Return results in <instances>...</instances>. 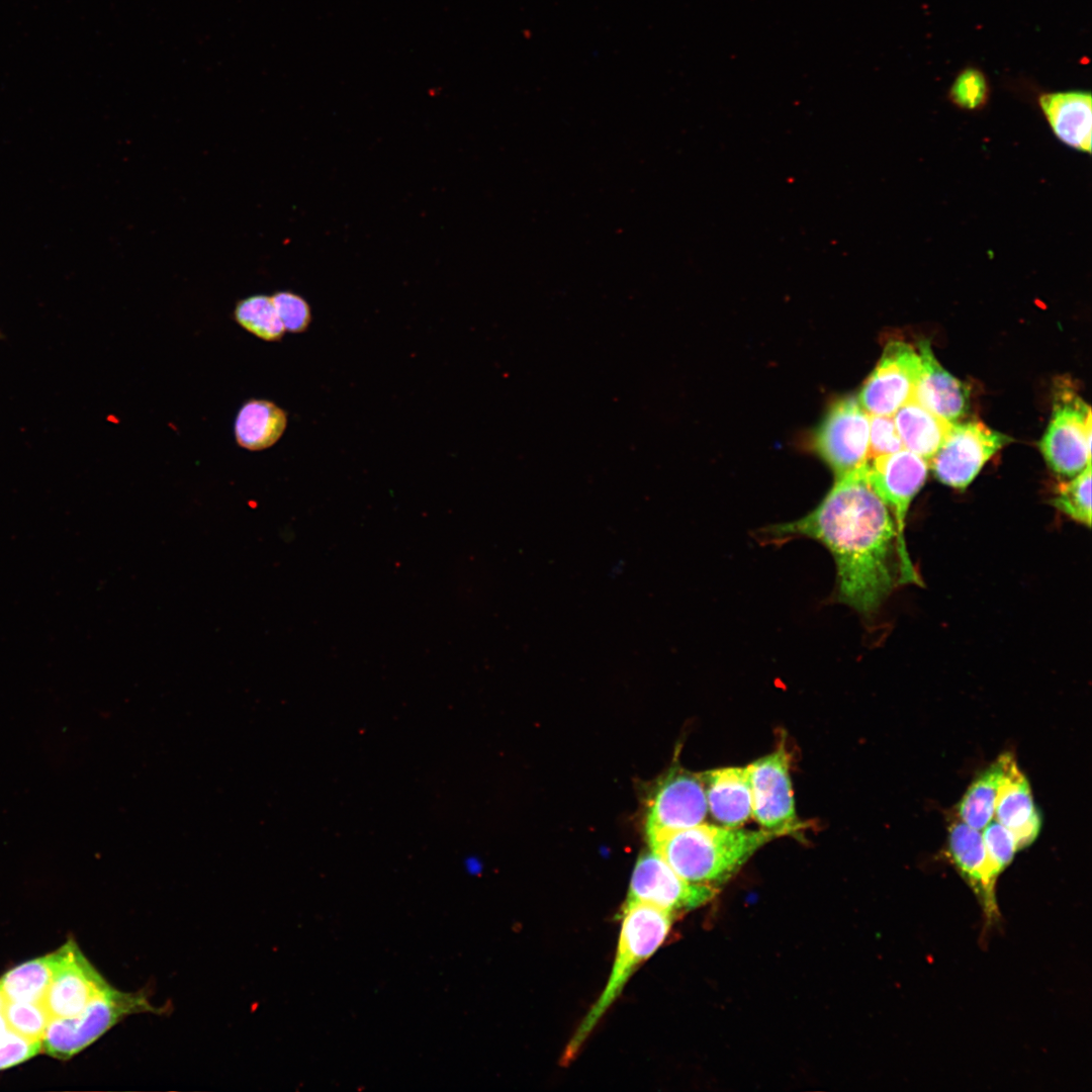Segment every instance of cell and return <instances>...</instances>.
Here are the masks:
<instances>
[{
    "mask_svg": "<svg viewBox=\"0 0 1092 1092\" xmlns=\"http://www.w3.org/2000/svg\"><path fill=\"white\" fill-rule=\"evenodd\" d=\"M863 466L836 477L825 497L806 516L772 526L769 533L822 543L835 561L837 599L870 614L894 587L899 557L894 518L868 482Z\"/></svg>",
    "mask_w": 1092,
    "mask_h": 1092,
    "instance_id": "cell-1",
    "label": "cell"
},
{
    "mask_svg": "<svg viewBox=\"0 0 1092 1092\" xmlns=\"http://www.w3.org/2000/svg\"><path fill=\"white\" fill-rule=\"evenodd\" d=\"M764 830L701 823L648 836L653 852L685 880L717 887L734 876L764 844L779 837Z\"/></svg>",
    "mask_w": 1092,
    "mask_h": 1092,
    "instance_id": "cell-2",
    "label": "cell"
},
{
    "mask_svg": "<svg viewBox=\"0 0 1092 1092\" xmlns=\"http://www.w3.org/2000/svg\"><path fill=\"white\" fill-rule=\"evenodd\" d=\"M620 915L622 918L620 935L609 980L600 997L569 1039L561 1057V1064L564 1066L575 1059L586 1038L619 997L633 973L663 943L674 916L644 903L623 905Z\"/></svg>",
    "mask_w": 1092,
    "mask_h": 1092,
    "instance_id": "cell-3",
    "label": "cell"
},
{
    "mask_svg": "<svg viewBox=\"0 0 1092 1092\" xmlns=\"http://www.w3.org/2000/svg\"><path fill=\"white\" fill-rule=\"evenodd\" d=\"M147 1012L161 1013L163 1010L152 1005L144 993L124 992L111 987L80 1014L51 1018L41 1039V1051L51 1057L68 1060L123 1018Z\"/></svg>",
    "mask_w": 1092,
    "mask_h": 1092,
    "instance_id": "cell-4",
    "label": "cell"
},
{
    "mask_svg": "<svg viewBox=\"0 0 1092 1092\" xmlns=\"http://www.w3.org/2000/svg\"><path fill=\"white\" fill-rule=\"evenodd\" d=\"M863 469L868 482L887 505L895 521L899 581L919 583L906 549L904 529L911 502L926 480L928 462L904 448L892 454L868 459Z\"/></svg>",
    "mask_w": 1092,
    "mask_h": 1092,
    "instance_id": "cell-5",
    "label": "cell"
},
{
    "mask_svg": "<svg viewBox=\"0 0 1092 1092\" xmlns=\"http://www.w3.org/2000/svg\"><path fill=\"white\" fill-rule=\"evenodd\" d=\"M1039 448L1052 470L1064 477L1091 463V410L1068 380L1054 386L1052 419Z\"/></svg>",
    "mask_w": 1092,
    "mask_h": 1092,
    "instance_id": "cell-6",
    "label": "cell"
},
{
    "mask_svg": "<svg viewBox=\"0 0 1092 1092\" xmlns=\"http://www.w3.org/2000/svg\"><path fill=\"white\" fill-rule=\"evenodd\" d=\"M791 757L784 743L747 765L752 818L762 829L778 835L801 831L790 778Z\"/></svg>",
    "mask_w": 1092,
    "mask_h": 1092,
    "instance_id": "cell-7",
    "label": "cell"
},
{
    "mask_svg": "<svg viewBox=\"0 0 1092 1092\" xmlns=\"http://www.w3.org/2000/svg\"><path fill=\"white\" fill-rule=\"evenodd\" d=\"M869 414L853 397L836 400L817 430V453L839 477L857 470L869 459Z\"/></svg>",
    "mask_w": 1092,
    "mask_h": 1092,
    "instance_id": "cell-8",
    "label": "cell"
},
{
    "mask_svg": "<svg viewBox=\"0 0 1092 1092\" xmlns=\"http://www.w3.org/2000/svg\"><path fill=\"white\" fill-rule=\"evenodd\" d=\"M1010 441L1009 437L980 422L954 423L928 462L939 481L964 489L984 464Z\"/></svg>",
    "mask_w": 1092,
    "mask_h": 1092,
    "instance_id": "cell-9",
    "label": "cell"
},
{
    "mask_svg": "<svg viewBox=\"0 0 1092 1092\" xmlns=\"http://www.w3.org/2000/svg\"><path fill=\"white\" fill-rule=\"evenodd\" d=\"M718 888L689 882L652 850L639 856L623 905L644 903L674 915L707 904Z\"/></svg>",
    "mask_w": 1092,
    "mask_h": 1092,
    "instance_id": "cell-10",
    "label": "cell"
},
{
    "mask_svg": "<svg viewBox=\"0 0 1092 1092\" xmlns=\"http://www.w3.org/2000/svg\"><path fill=\"white\" fill-rule=\"evenodd\" d=\"M708 815L704 772L671 768L647 801V836L704 823Z\"/></svg>",
    "mask_w": 1092,
    "mask_h": 1092,
    "instance_id": "cell-11",
    "label": "cell"
},
{
    "mask_svg": "<svg viewBox=\"0 0 1092 1092\" xmlns=\"http://www.w3.org/2000/svg\"><path fill=\"white\" fill-rule=\"evenodd\" d=\"M111 987L69 939L53 952V977L41 1004L51 1018L72 1017Z\"/></svg>",
    "mask_w": 1092,
    "mask_h": 1092,
    "instance_id": "cell-12",
    "label": "cell"
},
{
    "mask_svg": "<svg viewBox=\"0 0 1092 1092\" xmlns=\"http://www.w3.org/2000/svg\"><path fill=\"white\" fill-rule=\"evenodd\" d=\"M920 373L921 360L912 346L891 341L864 381L857 400L869 415L894 416L912 398Z\"/></svg>",
    "mask_w": 1092,
    "mask_h": 1092,
    "instance_id": "cell-13",
    "label": "cell"
},
{
    "mask_svg": "<svg viewBox=\"0 0 1092 1092\" xmlns=\"http://www.w3.org/2000/svg\"><path fill=\"white\" fill-rule=\"evenodd\" d=\"M947 832L948 857L977 896L986 926L989 927L1000 916L996 902L999 875L989 859L982 834L963 822L957 814L949 819Z\"/></svg>",
    "mask_w": 1092,
    "mask_h": 1092,
    "instance_id": "cell-14",
    "label": "cell"
},
{
    "mask_svg": "<svg viewBox=\"0 0 1092 1092\" xmlns=\"http://www.w3.org/2000/svg\"><path fill=\"white\" fill-rule=\"evenodd\" d=\"M994 815L996 821L1013 835L1017 850L1029 846L1041 828V817L1035 807L1029 783L1011 752H1006L1003 775L997 788Z\"/></svg>",
    "mask_w": 1092,
    "mask_h": 1092,
    "instance_id": "cell-15",
    "label": "cell"
},
{
    "mask_svg": "<svg viewBox=\"0 0 1092 1092\" xmlns=\"http://www.w3.org/2000/svg\"><path fill=\"white\" fill-rule=\"evenodd\" d=\"M921 373L912 398L928 411L954 424L968 411L969 387L935 359L928 341L918 343Z\"/></svg>",
    "mask_w": 1092,
    "mask_h": 1092,
    "instance_id": "cell-16",
    "label": "cell"
},
{
    "mask_svg": "<svg viewBox=\"0 0 1092 1092\" xmlns=\"http://www.w3.org/2000/svg\"><path fill=\"white\" fill-rule=\"evenodd\" d=\"M1038 105L1054 134L1066 146L1091 153V93L1070 90L1043 93Z\"/></svg>",
    "mask_w": 1092,
    "mask_h": 1092,
    "instance_id": "cell-17",
    "label": "cell"
},
{
    "mask_svg": "<svg viewBox=\"0 0 1092 1092\" xmlns=\"http://www.w3.org/2000/svg\"><path fill=\"white\" fill-rule=\"evenodd\" d=\"M708 813L718 825L742 827L752 818L747 766H729L704 772Z\"/></svg>",
    "mask_w": 1092,
    "mask_h": 1092,
    "instance_id": "cell-18",
    "label": "cell"
},
{
    "mask_svg": "<svg viewBox=\"0 0 1092 1092\" xmlns=\"http://www.w3.org/2000/svg\"><path fill=\"white\" fill-rule=\"evenodd\" d=\"M287 423V413L275 402L250 398L241 405L235 419L236 442L249 451L268 449L282 437Z\"/></svg>",
    "mask_w": 1092,
    "mask_h": 1092,
    "instance_id": "cell-19",
    "label": "cell"
},
{
    "mask_svg": "<svg viewBox=\"0 0 1092 1092\" xmlns=\"http://www.w3.org/2000/svg\"><path fill=\"white\" fill-rule=\"evenodd\" d=\"M894 421L904 448L927 462L938 450L951 426L914 398L899 407L894 414Z\"/></svg>",
    "mask_w": 1092,
    "mask_h": 1092,
    "instance_id": "cell-20",
    "label": "cell"
},
{
    "mask_svg": "<svg viewBox=\"0 0 1092 1092\" xmlns=\"http://www.w3.org/2000/svg\"><path fill=\"white\" fill-rule=\"evenodd\" d=\"M1005 760L1006 752L980 771L959 802L956 814L967 825L981 830L992 820Z\"/></svg>",
    "mask_w": 1092,
    "mask_h": 1092,
    "instance_id": "cell-21",
    "label": "cell"
},
{
    "mask_svg": "<svg viewBox=\"0 0 1092 1092\" xmlns=\"http://www.w3.org/2000/svg\"><path fill=\"white\" fill-rule=\"evenodd\" d=\"M53 977V952L25 962L0 978L4 1001L41 1003Z\"/></svg>",
    "mask_w": 1092,
    "mask_h": 1092,
    "instance_id": "cell-22",
    "label": "cell"
},
{
    "mask_svg": "<svg viewBox=\"0 0 1092 1092\" xmlns=\"http://www.w3.org/2000/svg\"><path fill=\"white\" fill-rule=\"evenodd\" d=\"M234 318L240 327L263 341L277 342L285 334L271 296L255 294L239 300Z\"/></svg>",
    "mask_w": 1092,
    "mask_h": 1092,
    "instance_id": "cell-23",
    "label": "cell"
},
{
    "mask_svg": "<svg viewBox=\"0 0 1092 1092\" xmlns=\"http://www.w3.org/2000/svg\"><path fill=\"white\" fill-rule=\"evenodd\" d=\"M1053 505L1073 520L1091 525V463L1070 480L1058 484Z\"/></svg>",
    "mask_w": 1092,
    "mask_h": 1092,
    "instance_id": "cell-24",
    "label": "cell"
},
{
    "mask_svg": "<svg viewBox=\"0 0 1092 1092\" xmlns=\"http://www.w3.org/2000/svg\"><path fill=\"white\" fill-rule=\"evenodd\" d=\"M1 1012L8 1027L32 1040H40L51 1017L41 1003L4 1001Z\"/></svg>",
    "mask_w": 1092,
    "mask_h": 1092,
    "instance_id": "cell-25",
    "label": "cell"
},
{
    "mask_svg": "<svg viewBox=\"0 0 1092 1092\" xmlns=\"http://www.w3.org/2000/svg\"><path fill=\"white\" fill-rule=\"evenodd\" d=\"M989 84L984 73L976 68L962 71L950 86L948 97L958 107L979 110L989 98Z\"/></svg>",
    "mask_w": 1092,
    "mask_h": 1092,
    "instance_id": "cell-26",
    "label": "cell"
},
{
    "mask_svg": "<svg viewBox=\"0 0 1092 1092\" xmlns=\"http://www.w3.org/2000/svg\"><path fill=\"white\" fill-rule=\"evenodd\" d=\"M285 332L303 333L311 323V310L307 301L292 291H277L271 295Z\"/></svg>",
    "mask_w": 1092,
    "mask_h": 1092,
    "instance_id": "cell-27",
    "label": "cell"
},
{
    "mask_svg": "<svg viewBox=\"0 0 1092 1092\" xmlns=\"http://www.w3.org/2000/svg\"><path fill=\"white\" fill-rule=\"evenodd\" d=\"M983 842L989 859L1000 875L1012 861L1017 851L1013 835L999 822L990 821L984 828Z\"/></svg>",
    "mask_w": 1092,
    "mask_h": 1092,
    "instance_id": "cell-28",
    "label": "cell"
},
{
    "mask_svg": "<svg viewBox=\"0 0 1092 1092\" xmlns=\"http://www.w3.org/2000/svg\"><path fill=\"white\" fill-rule=\"evenodd\" d=\"M869 459L904 449L893 416L869 415Z\"/></svg>",
    "mask_w": 1092,
    "mask_h": 1092,
    "instance_id": "cell-29",
    "label": "cell"
},
{
    "mask_svg": "<svg viewBox=\"0 0 1092 1092\" xmlns=\"http://www.w3.org/2000/svg\"><path fill=\"white\" fill-rule=\"evenodd\" d=\"M40 1051V1040L28 1039L10 1030L0 1044V1070L22 1063Z\"/></svg>",
    "mask_w": 1092,
    "mask_h": 1092,
    "instance_id": "cell-30",
    "label": "cell"
},
{
    "mask_svg": "<svg viewBox=\"0 0 1092 1092\" xmlns=\"http://www.w3.org/2000/svg\"><path fill=\"white\" fill-rule=\"evenodd\" d=\"M10 1030L11 1029L8 1027V1025H7L6 1021H5V1018H4V1016H3L2 1012H1V1009H0V1044L6 1038V1036H7V1034L9 1033Z\"/></svg>",
    "mask_w": 1092,
    "mask_h": 1092,
    "instance_id": "cell-31",
    "label": "cell"
},
{
    "mask_svg": "<svg viewBox=\"0 0 1092 1092\" xmlns=\"http://www.w3.org/2000/svg\"><path fill=\"white\" fill-rule=\"evenodd\" d=\"M3 1003H4V999L2 998V996L0 994V1009L2 1008Z\"/></svg>",
    "mask_w": 1092,
    "mask_h": 1092,
    "instance_id": "cell-32",
    "label": "cell"
},
{
    "mask_svg": "<svg viewBox=\"0 0 1092 1092\" xmlns=\"http://www.w3.org/2000/svg\"><path fill=\"white\" fill-rule=\"evenodd\" d=\"M0 338H1V335H0Z\"/></svg>",
    "mask_w": 1092,
    "mask_h": 1092,
    "instance_id": "cell-33",
    "label": "cell"
}]
</instances>
